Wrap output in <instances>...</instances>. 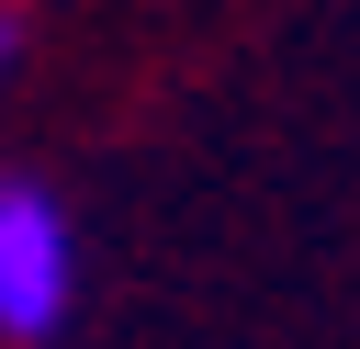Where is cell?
I'll list each match as a JSON object with an SVG mask.
<instances>
[{
    "label": "cell",
    "mask_w": 360,
    "mask_h": 349,
    "mask_svg": "<svg viewBox=\"0 0 360 349\" xmlns=\"http://www.w3.org/2000/svg\"><path fill=\"white\" fill-rule=\"evenodd\" d=\"M68 293H79V248H68V214L56 191L11 180L0 191V338H56L68 326Z\"/></svg>",
    "instance_id": "obj_1"
},
{
    "label": "cell",
    "mask_w": 360,
    "mask_h": 349,
    "mask_svg": "<svg viewBox=\"0 0 360 349\" xmlns=\"http://www.w3.org/2000/svg\"><path fill=\"white\" fill-rule=\"evenodd\" d=\"M11 56H22V23H11V11H0V79H11Z\"/></svg>",
    "instance_id": "obj_2"
}]
</instances>
